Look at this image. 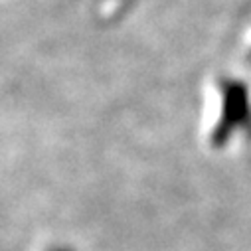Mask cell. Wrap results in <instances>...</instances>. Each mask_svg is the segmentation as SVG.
Instances as JSON below:
<instances>
[{
  "mask_svg": "<svg viewBox=\"0 0 251 251\" xmlns=\"http://www.w3.org/2000/svg\"><path fill=\"white\" fill-rule=\"evenodd\" d=\"M48 251H72L70 247H61V245H57V247H53V249H48Z\"/></svg>",
  "mask_w": 251,
  "mask_h": 251,
  "instance_id": "6da1fadb",
  "label": "cell"
}]
</instances>
